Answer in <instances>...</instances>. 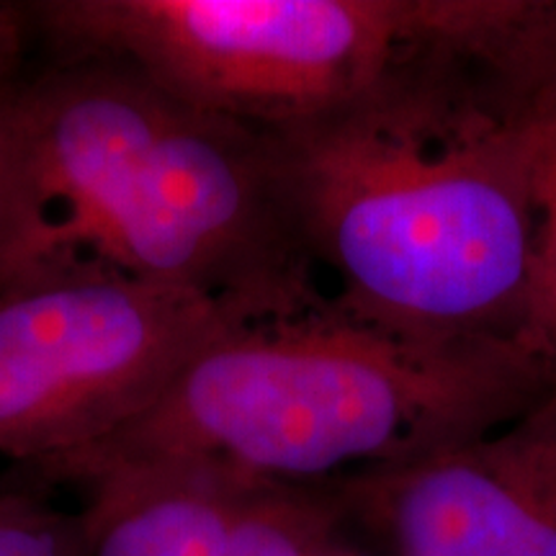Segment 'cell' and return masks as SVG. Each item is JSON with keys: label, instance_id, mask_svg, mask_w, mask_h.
Masks as SVG:
<instances>
[{"label": "cell", "instance_id": "obj_1", "mask_svg": "<svg viewBox=\"0 0 556 556\" xmlns=\"http://www.w3.org/2000/svg\"><path fill=\"white\" fill-rule=\"evenodd\" d=\"M528 3L268 135L299 238L336 274L340 309L422 336H533L531 152L503 54Z\"/></svg>", "mask_w": 556, "mask_h": 556}, {"label": "cell", "instance_id": "obj_2", "mask_svg": "<svg viewBox=\"0 0 556 556\" xmlns=\"http://www.w3.org/2000/svg\"><path fill=\"white\" fill-rule=\"evenodd\" d=\"M80 270L189 289L255 319L328 302L270 137L109 60L58 62L0 99V289Z\"/></svg>", "mask_w": 556, "mask_h": 556}, {"label": "cell", "instance_id": "obj_3", "mask_svg": "<svg viewBox=\"0 0 556 556\" xmlns=\"http://www.w3.org/2000/svg\"><path fill=\"white\" fill-rule=\"evenodd\" d=\"M554 387L533 336H422L328 299L227 330L142 415L34 477L88 486L124 471L206 467L253 484H325L477 441Z\"/></svg>", "mask_w": 556, "mask_h": 556}, {"label": "cell", "instance_id": "obj_4", "mask_svg": "<svg viewBox=\"0 0 556 556\" xmlns=\"http://www.w3.org/2000/svg\"><path fill=\"white\" fill-rule=\"evenodd\" d=\"M60 62L135 67L201 114L276 135L330 114L415 54L482 37L523 0H41Z\"/></svg>", "mask_w": 556, "mask_h": 556}, {"label": "cell", "instance_id": "obj_5", "mask_svg": "<svg viewBox=\"0 0 556 556\" xmlns=\"http://www.w3.org/2000/svg\"><path fill=\"white\" fill-rule=\"evenodd\" d=\"M250 312L106 270L0 289V456L29 471L142 415Z\"/></svg>", "mask_w": 556, "mask_h": 556}, {"label": "cell", "instance_id": "obj_6", "mask_svg": "<svg viewBox=\"0 0 556 556\" xmlns=\"http://www.w3.org/2000/svg\"><path fill=\"white\" fill-rule=\"evenodd\" d=\"M325 484L394 556H556V387L477 441Z\"/></svg>", "mask_w": 556, "mask_h": 556}, {"label": "cell", "instance_id": "obj_7", "mask_svg": "<svg viewBox=\"0 0 556 556\" xmlns=\"http://www.w3.org/2000/svg\"><path fill=\"white\" fill-rule=\"evenodd\" d=\"M258 486L206 467L124 471L83 486L90 556H225Z\"/></svg>", "mask_w": 556, "mask_h": 556}, {"label": "cell", "instance_id": "obj_8", "mask_svg": "<svg viewBox=\"0 0 556 556\" xmlns=\"http://www.w3.org/2000/svg\"><path fill=\"white\" fill-rule=\"evenodd\" d=\"M531 152L536 281L531 330L556 377V3L531 0L503 45Z\"/></svg>", "mask_w": 556, "mask_h": 556}, {"label": "cell", "instance_id": "obj_9", "mask_svg": "<svg viewBox=\"0 0 556 556\" xmlns=\"http://www.w3.org/2000/svg\"><path fill=\"white\" fill-rule=\"evenodd\" d=\"M340 523L328 484H263L242 507L225 556H332Z\"/></svg>", "mask_w": 556, "mask_h": 556}, {"label": "cell", "instance_id": "obj_10", "mask_svg": "<svg viewBox=\"0 0 556 556\" xmlns=\"http://www.w3.org/2000/svg\"><path fill=\"white\" fill-rule=\"evenodd\" d=\"M0 556H90L83 513H62L0 482Z\"/></svg>", "mask_w": 556, "mask_h": 556}, {"label": "cell", "instance_id": "obj_11", "mask_svg": "<svg viewBox=\"0 0 556 556\" xmlns=\"http://www.w3.org/2000/svg\"><path fill=\"white\" fill-rule=\"evenodd\" d=\"M31 31H37L31 5L0 0V96L21 83V65Z\"/></svg>", "mask_w": 556, "mask_h": 556}, {"label": "cell", "instance_id": "obj_12", "mask_svg": "<svg viewBox=\"0 0 556 556\" xmlns=\"http://www.w3.org/2000/svg\"><path fill=\"white\" fill-rule=\"evenodd\" d=\"M332 556H358V554H351V552H345L343 546H338V548H336V554H332Z\"/></svg>", "mask_w": 556, "mask_h": 556}, {"label": "cell", "instance_id": "obj_13", "mask_svg": "<svg viewBox=\"0 0 556 556\" xmlns=\"http://www.w3.org/2000/svg\"><path fill=\"white\" fill-rule=\"evenodd\" d=\"M3 96H5V93H3ZM3 96H0V99H3Z\"/></svg>", "mask_w": 556, "mask_h": 556}]
</instances>
